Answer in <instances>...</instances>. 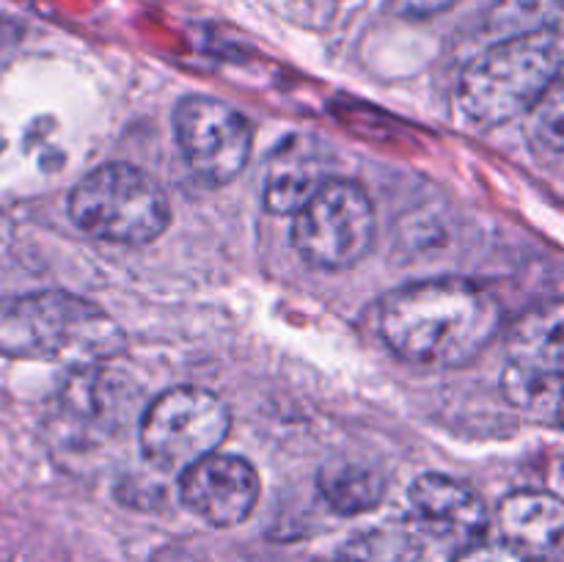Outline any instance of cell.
I'll use <instances>...</instances> for the list:
<instances>
[{"mask_svg":"<svg viewBox=\"0 0 564 562\" xmlns=\"http://www.w3.org/2000/svg\"><path fill=\"white\" fill-rule=\"evenodd\" d=\"M317 488L325 505L339 516H364L386 496V477L356 461H334L319 468Z\"/></svg>","mask_w":564,"mask_h":562,"instance_id":"cell-14","label":"cell"},{"mask_svg":"<svg viewBox=\"0 0 564 562\" xmlns=\"http://www.w3.org/2000/svg\"><path fill=\"white\" fill-rule=\"evenodd\" d=\"M562 80V31H534L499 39L468 61L457 80L455 102L463 119L479 130L516 121Z\"/></svg>","mask_w":564,"mask_h":562,"instance_id":"cell-3","label":"cell"},{"mask_svg":"<svg viewBox=\"0 0 564 562\" xmlns=\"http://www.w3.org/2000/svg\"><path fill=\"white\" fill-rule=\"evenodd\" d=\"M452 562H532L507 543H488V540H474L466 543L455 554Z\"/></svg>","mask_w":564,"mask_h":562,"instance_id":"cell-18","label":"cell"},{"mask_svg":"<svg viewBox=\"0 0 564 562\" xmlns=\"http://www.w3.org/2000/svg\"><path fill=\"white\" fill-rule=\"evenodd\" d=\"M455 3L460 0H389V9L405 20H427V17L444 14Z\"/></svg>","mask_w":564,"mask_h":562,"instance_id":"cell-19","label":"cell"},{"mask_svg":"<svg viewBox=\"0 0 564 562\" xmlns=\"http://www.w3.org/2000/svg\"><path fill=\"white\" fill-rule=\"evenodd\" d=\"M231 428L229 406L202 386H174L154 397L138 417L143 461L163 474H182L218 452Z\"/></svg>","mask_w":564,"mask_h":562,"instance_id":"cell-5","label":"cell"},{"mask_svg":"<svg viewBox=\"0 0 564 562\" xmlns=\"http://www.w3.org/2000/svg\"><path fill=\"white\" fill-rule=\"evenodd\" d=\"M180 499L209 527H240L259 501V474L246 457L213 452L180 474Z\"/></svg>","mask_w":564,"mask_h":562,"instance_id":"cell-10","label":"cell"},{"mask_svg":"<svg viewBox=\"0 0 564 562\" xmlns=\"http://www.w3.org/2000/svg\"><path fill=\"white\" fill-rule=\"evenodd\" d=\"M0 562H6V560H3V556H0Z\"/></svg>","mask_w":564,"mask_h":562,"instance_id":"cell-21","label":"cell"},{"mask_svg":"<svg viewBox=\"0 0 564 562\" xmlns=\"http://www.w3.org/2000/svg\"><path fill=\"white\" fill-rule=\"evenodd\" d=\"M501 543L521 551L527 560L556 562L562 549L564 510L549 490H516L496 510Z\"/></svg>","mask_w":564,"mask_h":562,"instance_id":"cell-12","label":"cell"},{"mask_svg":"<svg viewBox=\"0 0 564 562\" xmlns=\"http://www.w3.org/2000/svg\"><path fill=\"white\" fill-rule=\"evenodd\" d=\"M141 411V389L130 375L91 364L69 369L55 395L53 419L64 444L88 450L124 433Z\"/></svg>","mask_w":564,"mask_h":562,"instance_id":"cell-7","label":"cell"},{"mask_svg":"<svg viewBox=\"0 0 564 562\" xmlns=\"http://www.w3.org/2000/svg\"><path fill=\"white\" fill-rule=\"evenodd\" d=\"M121 347L119 325L86 298L61 290L0 298V356L77 369L108 364Z\"/></svg>","mask_w":564,"mask_h":562,"instance_id":"cell-2","label":"cell"},{"mask_svg":"<svg viewBox=\"0 0 564 562\" xmlns=\"http://www.w3.org/2000/svg\"><path fill=\"white\" fill-rule=\"evenodd\" d=\"M501 303L466 279H427L389 292L378 331L397 358L422 369H457L499 336Z\"/></svg>","mask_w":564,"mask_h":562,"instance_id":"cell-1","label":"cell"},{"mask_svg":"<svg viewBox=\"0 0 564 562\" xmlns=\"http://www.w3.org/2000/svg\"><path fill=\"white\" fill-rule=\"evenodd\" d=\"M375 231V204L364 185L347 176H328L295 213L292 246L308 268L336 273L367 257Z\"/></svg>","mask_w":564,"mask_h":562,"instance_id":"cell-6","label":"cell"},{"mask_svg":"<svg viewBox=\"0 0 564 562\" xmlns=\"http://www.w3.org/2000/svg\"><path fill=\"white\" fill-rule=\"evenodd\" d=\"M22 36V25L11 17H0V53Z\"/></svg>","mask_w":564,"mask_h":562,"instance_id":"cell-20","label":"cell"},{"mask_svg":"<svg viewBox=\"0 0 564 562\" xmlns=\"http://www.w3.org/2000/svg\"><path fill=\"white\" fill-rule=\"evenodd\" d=\"M562 367V306L549 303L529 312L512 328L501 378L505 397L521 411L560 424Z\"/></svg>","mask_w":564,"mask_h":562,"instance_id":"cell-8","label":"cell"},{"mask_svg":"<svg viewBox=\"0 0 564 562\" xmlns=\"http://www.w3.org/2000/svg\"><path fill=\"white\" fill-rule=\"evenodd\" d=\"M174 136L191 174L207 187L237 180L253 149L251 121L207 94L180 99L174 108Z\"/></svg>","mask_w":564,"mask_h":562,"instance_id":"cell-9","label":"cell"},{"mask_svg":"<svg viewBox=\"0 0 564 562\" xmlns=\"http://www.w3.org/2000/svg\"><path fill=\"white\" fill-rule=\"evenodd\" d=\"M413 521L424 534L455 543H474L490 527V512L471 485L446 474H422L411 485Z\"/></svg>","mask_w":564,"mask_h":562,"instance_id":"cell-11","label":"cell"},{"mask_svg":"<svg viewBox=\"0 0 564 562\" xmlns=\"http://www.w3.org/2000/svg\"><path fill=\"white\" fill-rule=\"evenodd\" d=\"M562 25V0H496L488 14V31L496 39L551 31Z\"/></svg>","mask_w":564,"mask_h":562,"instance_id":"cell-16","label":"cell"},{"mask_svg":"<svg viewBox=\"0 0 564 562\" xmlns=\"http://www.w3.org/2000/svg\"><path fill=\"white\" fill-rule=\"evenodd\" d=\"M339 562H433L427 534L411 521H386L352 534Z\"/></svg>","mask_w":564,"mask_h":562,"instance_id":"cell-15","label":"cell"},{"mask_svg":"<svg viewBox=\"0 0 564 562\" xmlns=\"http://www.w3.org/2000/svg\"><path fill=\"white\" fill-rule=\"evenodd\" d=\"M529 143L543 160L560 165L564 149V97L562 80H556L529 110Z\"/></svg>","mask_w":564,"mask_h":562,"instance_id":"cell-17","label":"cell"},{"mask_svg":"<svg viewBox=\"0 0 564 562\" xmlns=\"http://www.w3.org/2000/svg\"><path fill=\"white\" fill-rule=\"evenodd\" d=\"M325 147L308 136H290L275 147L264 174V207L273 215H295L308 196L328 180Z\"/></svg>","mask_w":564,"mask_h":562,"instance_id":"cell-13","label":"cell"},{"mask_svg":"<svg viewBox=\"0 0 564 562\" xmlns=\"http://www.w3.org/2000/svg\"><path fill=\"white\" fill-rule=\"evenodd\" d=\"M69 218L94 240L147 246L171 224L163 187L130 163H105L88 171L69 193Z\"/></svg>","mask_w":564,"mask_h":562,"instance_id":"cell-4","label":"cell"}]
</instances>
